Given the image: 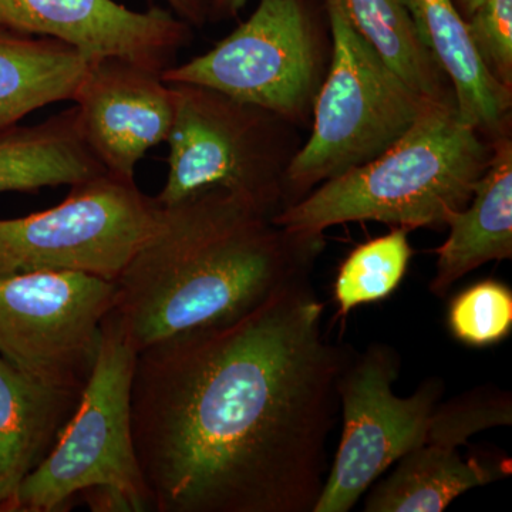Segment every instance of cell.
<instances>
[{"mask_svg":"<svg viewBox=\"0 0 512 512\" xmlns=\"http://www.w3.org/2000/svg\"><path fill=\"white\" fill-rule=\"evenodd\" d=\"M309 278L224 328L137 353L134 450L151 511L313 512L349 349Z\"/></svg>","mask_w":512,"mask_h":512,"instance_id":"1","label":"cell"},{"mask_svg":"<svg viewBox=\"0 0 512 512\" xmlns=\"http://www.w3.org/2000/svg\"><path fill=\"white\" fill-rule=\"evenodd\" d=\"M160 205V204H158ZM323 239L291 234L227 191L161 207L116 281L114 318L137 353L231 325L309 278Z\"/></svg>","mask_w":512,"mask_h":512,"instance_id":"2","label":"cell"},{"mask_svg":"<svg viewBox=\"0 0 512 512\" xmlns=\"http://www.w3.org/2000/svg\"><path fill=\"white\" fill-rule=\"evenodd\" d=\"M493 153V143L464 123L456 107L430 104L380 156L320 184L274 222L313 239L346 222H383L406 231L446 227L470 204Z\"/></svg>","mask_w":512,"mask_h":512,"instance_id":"3","label":"cell"},{"mask_svg":"<svg viewBox=\"0 0 512 512\" xmlns=\"http://www.w3.org/2000/svg\"><path fill=\"white\" fill-rule=\"evenodd\" d=\"M168 84L175 114L167 181L154 197L158 204L170 207L222 190L272 217L284 210L286 171L299 150L295 126L210 87Z\"/></svg>","mask_w":512,"mask_h":512,"instance_id":"4","label":"cell"},{"mask_svg":"<svg viewBox=\"0 0 512 512\" xmlns=\"http://www.w3.org/2000/svg\"><path fill=\"white\" fill-rule=\"evenodd\" d=\"M323 3L332 52L313 106L311 136L286 171V207L320 184L380 156L431 104L353 29L339 0Z\"/></svg>","mask_w":512,"mask_h":512,"instance_id":"5","label":"cell"},{"mask_svg":"<svg viewBox=\"0 0 512 512\" xmlns=\"http://www.w3.org/2000/svg\"><path fill=\"white\" fill-rule=\"evenodd\" d=\"M136 360V348L110 312L76 412L49 456L20 484L13 511H62L94 488L119 491L134 511H151L131 429Z\"/></svg>","mask_w":512,"mask_h":512,"instance_id":"6","label":"cell"},{"mask_svg":"<svg viewBox=\"0 0 512 512\" xmlns=\"http://www.w3.org/2000/svg\"><path fill=\"white\" fill-rule=\"evenodd\" d=\"M325 74V40L311 0H259L231 35L165 70L163 79L210 87L296 127L311 123Z\"/></svg>","mask_w":512,"mask_h":512,"instance_id":"7","label":"cell"},{"mask_svg":"<svg viewBox=\"0 0 512 512\" xmlns=\"http://www.w3.org/2000/svg\"><path fill=\"white\" fill-rule=\"evenodd\" d=\"M160 205L109 173L73 185L49 210L0 220V276L83 272L116 281L156 225Z\"/></svg>","mask_w":512,"mask_h":512,"instance_id":"8","label":"cell"},{"mask_svg":"<svg viewBox=\"0 0 512 512\" xmlns=\"http://www.w3.org/2000/svg\"><path fill=\"white\" fill-rule=\"evenodd\" d=\"M116 284L83 272L0 276V355L55 389L82 394Z\"/></svg>","mask_w":512,"mask_h":512,"instance_id":"9","label":"cell"},{"mask_svg":"<svg viewBox=\"0 0 512 512\" xmlns=\"http://www.w3.org/2000/svg\"><path fill=\"white\" fill-rule=\"evenodd\" d=\"M400 356L375 343L350 356L339 379L342 437L313 512H348L404 454L426 443L430 417L444 383L429 379L410 397H397L393 384Z\"/></svg>","mask_w":512,"mask_h":512,"instance_id":"10","label":"cell"},{"mask_svg":"<svg viewBox=\"0 0 512 512\" xmlns=\"http://www.w3.org/2000/svg\"><path fill=\"white\" fill-rule=\"evenodd\" d=\"M72 101L84 143L121 180L134 181L137 164L167 143L174 123L173 87L163 72L120 57L90 62Z\"/></svg>","mask_w":512,"mask_h":512,"instance_id":"11","label":"cell"},{"mask_svg":"<svg viewBox=\"0 0 512 512\" xmlns=\"http://www.w3.org/2000/svg\"><path fill=\"white\" fill-rule=\"evenodd\" d=\"M0 26L59 40L89 62L120 57L163 73L192 37L170 10L138 12L114 0H0Z\"/></svg>","mask_w":512,"mask_h":512,"instance_id":"12","label":"cell"},{"mask_svg":"<svg viewBox=\"0 0 512 512\" xmlns=\"http://www.w3.org/2000/svg\"><path fill=\"white\" fill-rule=\"evenodd\" d=\"M80 393L37 382L0 355V508L13 511L20 484L53 450Z\"/></svg>","mask_w":512,"mask_h":512,"instance_id":"13","label":"cell"},{"mask_svg":"<svg viewBox=\"0 0 512 512\" xmlns=\"http://www.w3.org/2000/svg\"><path fill=\"white\" fill-rule=\"evenodd\" d=\"M402 2L453 86L458 117L491 143L510 136L512 92L485 70L453 0Z\"/></svg>","mask_w":512,"mask_h":512,"instance_id":"14","label":"cell"},{"mask_svg":"<svg viewBox=\"0 0 512 512\" xmlns=\"http://www.w3.org/2000/svg\"><path fill=\"white\" fill-rule=\"evenodd\" d=\"M493 146V157L474 187L470 204L448 218L450 234L437 249L430 291L440 298L481 265L512 256L511 137L498 138Z\"/></svg>","mask_w":512,"mask_h":512,"instance_id":"15","label":"cell"},{"mask_svg":"<svg viewBox=\"0 0 512 512\" xmlns=\"http://www.w3.org/2000/svg\"><path fill=\"white\" fill-rule=\"evenodd\" d=\"M106 173L84 143L76 107L32 126L0 130V192H35Z\"/></svg>","mask_w":512,"mask_h":512,"instance_id":"16","label":"cell"},{"mask_svg":"<svg viewBox=\"0 0 512 512\" xmlns=\"http://www.w3.org/2000/svg\"><path fill=\"white\" fill-rule=\"evenodd\" d=\"M89 63L59 40L0 26V130L49 104L72 101Z\"/></svg>","mask_w":512,"mask_h":512,"instance_id":"17","label":"cell"},{"mask_svg":"<svg viewBox=\"0 0 512 512\" xmlns=\"http://www.w3.org/2000/svg\"><path fill=\"white\" fill-rule=\"evenodd\" d=\"M367 495L366 512H440L458 495L497 480L503 471L464 460L457 448L421 444Z\"/></svg>","mask_w":512,"mask_h":512,"instance_id":"18","label":"cell"},{"mask_svg":"<svg viewBox=\"0 0 512 512\" xmlns=\"http://www.w3.org/2000/svg\"><path fill=\"white\" fill-rule=\"evenodd\" d=\"M350 25L421 99L456 107L453 86L402 0H339Z\"/></svg>","mask_w":512,"mask_h":512,"instance_id":"19","label":"cell"},{"mask_svg":"<svg viewBox=\"0 0 512 512\" xmlns=\"http://www.w3.org/2000/svg\"><path fill=\"white\" fill-rule=\"evenodd\" d=\"M412 256L409 231L403 228H394L350 252L340 265L333 289L339 315L348 316L357 306L392 295L402 284Z\"/></svg>","mask_w":512,"mask_h":512,"instance_id":"20","label":"cell"},{"mask_svg":"<svg viewBox=\"0 0 512 512\" xmlns=\"http://www.w3.org/2000/svg\"><path fill=\"white\" fill-rule=\"evenodd\" d=\"M447 322L451 335L464 345H497L511 333V289L493 279L468 286L451 301Z\"/></svg>","mask_w":512,"mask_h":512,"instance_id":"21","label":"cell"},{"mask_svg":"<svg viewBox=\"0 0 512 512\" xmlns=\"http://www.w3.org/2000/svg\"><path fill=\"white\" fill-rule=\"evenodd\" d=\"M511 394L497 389H478L437 404L430 417L426 444L458 448L478 431L511 426Z\"/></svg>","mask_w":512,"mask_h":512,"instance_id":"22","label":"cell"},{"mask_svg":"<svg viewBox=\"0 0 512 512\" xmlns=\"http://www.w3.org/2000/svg\"><path fill=\"white\" fill-rule=\"evenodd\" d=\"M466 25L485 70L512 92V0H484Z\"/></svg>","mask_w":512,"mask_h":512,"instance_id":"23","label":"cell"},{"mask_svg":"<svg viewBox=\"0 0 512 512\" xmlns=\"http://www.w3.org/2000/svg\"><path fill=\"white\" fill-rule=\"evenodd\" d=\"M171 12L190 26L202 28L214 20V0H165Z\"/></svg>","mask_w":512,"mask_h":512,"instance_id":"24","label":"cell"},{"mask_svg":"<svg viewBox=\"0 0 512 512\" xmlns=\"http://www.w3.org/2000/svg\"><path fill=\"white\" fill-rule=\"evenodd\" d=\"M248 0H214V20L235 18Z\"/></svg>","mask_w":512,"mask_h":512,"instance_id":"25","label":"cell"},{"mask_svg":"<svg viewBox=\"0 0 512 512\" xmlns=\"http://www.w3.org/2000/svg\"><path fill=\"white\" fill-rule=\"evenodd\" d=\"M483 2L484 0H453L454 6H456L464 20L470 18L483 5Z\"/></svg>","mask_w":512,"mask_h":512,"instance_id":"26","label":"cell"},{"mask_svg":"<svg viewBox=\"0 0 512 512\" xmlns=\"http://www.w3.org/2000/svg\"><path fill=\"white\" fill-rule=\"evenodd\" d=\"M0 511H3L2 508H0Z\"/></svg>","mask_w":512,"mask_h":512,"instance_id":"27","label":"cell"}]
</instances>
